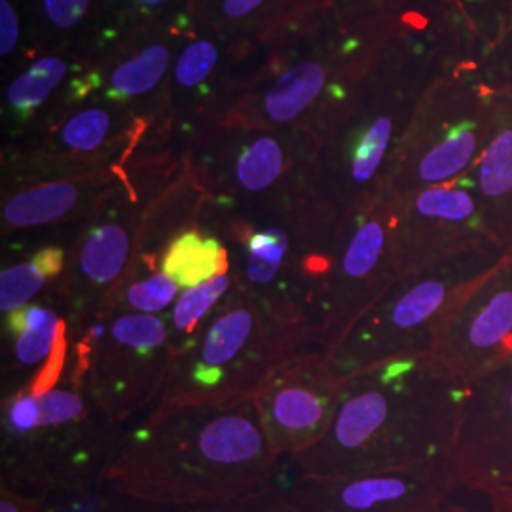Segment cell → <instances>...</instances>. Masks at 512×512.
I'll return each mask as SVG.
<instances>
[{"label": "cell", "instance_id": "6da1fadb", "mask_svg": "<svg viewBox=\"0 0 512 512\" xmlns=\"http://www.w3.org/2000/svg\"><path fill=\"white\" fill-rule=\"evenodd\" d=\"M277 465L255 399H247L156 406L124 435L101 478L141 503L190 509L272 486Z\"/></svg>", "mask_w": 512, "mask_h": 512}, {"label": "cell", "instance_id": "74e56055", "mask_svg": "<svg viewBox=\"0 0 512 512\" xmlns=\"http://www.w3.org/2000/svg\"><path fill=\"white\" fill-rule=\"evenodd\" d=\"M490 512H512V488H501L488 494Z\"/></svg>", "mask_w": 512, "mask_h": 512}, {"label": "cell", "instance_id": "d590c367", "mask_svg": "<svg viewBox=\"0 0 512 512\" xmlns=\"http://www.w3.org/2000/svg\"><path fill=\"white\" fill-rule=\"evenodd\" d=\"M188 2L190 0H122L126 27L129 31L160 19L175 18L188 10Z\"/></svg>", "mask_w": 512, "mask_h": 512}, {"label": "cell", "instance_id": "9a60e30c", "mask_svg": "<svg viewBox=\"0 0 512 512\" xmlns=\"http://www.w3.org/2000/svg\"><path fill=\"white\" fill-rule=\"evenodd\" d=\"M391 202L393 258L399 275L469 251L497 247L486 228L471 173Z\"/></svg>", "mask_w": 512, "mask_h": 512}, {"label": "cell", "instance_id": "e575fe53", "mask_svg": "<svg viewBox=\"0 0 512 512\" xmlns=\"http://www.w3.org/2000/svg\"><path fill=\"white\" fill-rule=\"evenodd\" d=\"M478 80L492 92H512V25L478 67Z\"/></svg>", "mask_w": 512, "mask_h": 512}, {"label": "cell", "instance_id": "4fadbf2b", "mask_svg": "<svg viewBox=\"0 0 512 512\" xmlns=\"http://www.w3.org/2000/svg\"><path fill=\"white\" fill-rule=\"evenodd\" d=\"M391 226L393 202L389 198H376L342 213L332 264L313 311L325 353L399 277Z\"/></svg>", "mask_w": 512, "mask_h": 512}, {"label": "cell", "instance_id": "4316f807", "mask_svg": "<svg viewBox=\"0 0 512 512\" xmlns=\"http://www.w3.org/2000/svg\"><path fill=\"white\" fill-rule=\"evenodd\" d=\"M458 44L461 69L478 73L480 63L512 25V0H440Z\"/></svg>", "mask_w": 512, "mask_h": 512}, {"label": "cell", "instance_id": "8992f818", "mask_svg": "<svg viewBox=\"0 0 512 512\" xmlns=\"http://www.w3.org/2000/svg\"><path fill=\"white\" fill-rule=\"evenodd\" d=\"M340 217L317 196L251 209L220 207L207 200L202 228L226 245L241 291L313 321Z\"/></svg>", "mask_w": 512, "mask_h": 512}, {"label": "cell", "instance_id": "7c38bea8", "mask_svg": "<svg viewBox=\"0 0 512 512\" xmlns=\"http://www.w3.org/2000/svg\"><path fill=\"white\" fill-rule=\"evenodd\" d=\"M148 128L150 122L126 105L92 93L67 110L35 147L2 152V188L124 167Z\"/></svg>", "mask_w": 512, "mask_h": 512}, {"label": "cell", "instance_id": "1f68e13d", "mask_svg": "<svg viewBox=\"0 0 512 512\" xmlns=\"http://www.w3.org/2000/svg\"><path fill=\"white\" fill-rule=\"evenodd\" d=\"M33 55L31 0H0V61L2 73Z\"/></svg>", "mask_w": 512, "mask_h": 512}, {"label": "cell", "instance_id": "836d02e7", "mask_svg": "<svg viewBox=\"0 0 512 512\" xmlns=\"http://www.w3.org/2000/svg\"><path fill=\"white\" fill-rule=\"evenodd\" d=\"M412 0H330L334 18L344 23H374L397 19Z\"/></svg>", "mask_w": 512, "mask_h": 512}, {"label": "cell", "instance_id": "9c48e42d", "mask_svg": "<svg viewBox=\"0 0 512 512\" xmlns=\"http://www.w3.org/2000/svg\"><path fill=\"white\" fill-rule=\"evenodd\" d=\"M69 329L71 378L107 420L120 427L158 404L173 361L165 317L99 310Z\"/></svg>", "mask_w": 512, "mask_h": 512}, {"label": "cell", "instance_id": "7402d4cb", "mask_svg": "<svg viewBox=\"0 0 512 512\" xmlns=\"http://www.w3.org/2000/svg\"><path fill=\"white\" fill-rule=\"evenodd\" d=\"M251 54L190 25L171 71L164 126L156 133L188 145L196 129L219 114Z\"/></svg>", "mask_w": 512, "mask_h": 512}, {"label": "cell", "instance_id": "44dd1931", "mask_svg": "<svg viewBox=\"0 0 512 512\" xmlns=\"http://www.w3.org/2000/svg\"><path fill=\"white\" fill-rule=\"evenodd\" d=\"M446 459L458 488H512V361L467 384Z\"/></svg>", "mask_w": 512, "mask_h": 512}, {"label": "cell", "instance_id": "3957f363", "mask_svg": "<svg viewBox=\"0 0 512 512\" xmlns=\"http://www.w3.org/2000/svg\"><path fill=\"white\" fill-rule=\"evenodd\" d=\"M397 19L344 23L330 12L249 55L209 122L308 129L325 139L395 35Z\"/></svg>", "mask_w": 512, "mask_h": 512}, {"label": "cell", "instance_id": "2e32d148", "mask_svg": "<svg viewBox=\"0 0 512 512\" xmlns=\"http://www.w3.org/2000/svg\"><path fill=\"white\" fill-rule=\"evenodd\" d=\"M429 353L467 384L512 361V253L456 296L440 319Z\"/></svg>", "mask_w": 512, "mask_h": 512}, {"label": "cell", "instance_id": "e0dca14e", "mask_svg": "<svg viewBox=\"0 0 512 512\" xmlns=\"http://www.w3.org/2000/svg\"><path fill=\"white\" fill-rule=\"evenodd\" d=\"M302 512H467L448 459H431L361 475L296 478L287 488Z\"/></svg>", "mask_w": 512, "mask_h": 512}, {"label": "cell", "instance_id": "ffe728a7", "mask_svg": "<svg viewBox=\"0 0 512 512\" xmlns=\"http://www.w3.org/2000/svg\"><path fill=\"white\" fill-rule=\"evenodd\" d=\"M93 57L69 50L42 52L4 73L2 152H25L55 122L95 93Z\"/></svg>", "mask_w": 512, "mask_h": 512}, {"label": "cell", "instance_id": "603a6c76", "mask_svg": "<svg viewBox=\"0 0 512 512\" xmlns=\"http://www.w3.org/2000/svg\"><path fill=\"white\" fill-rule=\"evenodd\" d=\"M124 167L2 188V236L84 222L116 188Z\"/></svg>", "mask_w": 512, "mask_h": 512}, {"label": "cell", "instance_id": "ac0fdd59", "mask_svg": "<svg viewBox=\"0 0 512 512\" xmlns=\"http://www.w3.org/2000/svg\"><path fill=\"white\" fill-rule=\"evenodd\" d=\"M190 25L184 12L129 29L93 59L95 93L126 105L150 128H162L171 71Z\"/></svg>", "mask_w": 512, "mask_h": 512}, {"label": "cell", "instance_id": "83f0119b", "mask_svg": "<svg viewBox=\"0 0 512 512\" xmlns=\"http://www.w3.org/2000/svg\"><path fill=\"white\" fill-rule=\"evenodd\" d=\"M162 272L181 289L198 287L232 272L230 253L222 239L198 226L171 241L162 258Z\"/></svg>", "mask_w": 512, "mask_h": 512}, {"label": "cell", "instance_id": "d6986e66", "mask_svg": "<svg viewBox=\"0 0 512 512\" xmlns=\"http://www.w3.org/2000/svg\"><path fill=\"white\" fill-rule=\"evenodd\" d=\"M344 380L323 349H310L281 366L256 391L253 399L277 458L293 459L323 439L336 416Z\"/></svg>", "mask_w": 512, "mask_h": 512}, {"label": "cell", "instance_id": "d4e9b609", "mask_svg": "<svg viewBox=\"0 0 512 512\" xmlns=\"http://www.w3.org/2000/svg\"><path fill=\"white\" fill-rule=\"evenodd\" d=\"M31 6L33 55L69 50L95 59L128 33L122 0H31Z\"/></svg>", "mask_w": 512, "mask_h": 512}, {"label": "cell", "instance_id": "30bf717a", "mask_svg": "<svg viewBox=\"0 0 512 512\" xmlns=\"http://www.w3.org/2000/svg\"><path fill=\"white\" fill-rule=\"evenodd\" d=\"M37 427L2 440V480L25 494L42 495L103 480V471L124 435L76 385L67 368L63 380L38 395Z\"/></svg>", "mask_w": 512, "mask_h": 512}, {"label": "cell", "instance_id": "7a4b0ae2", "mask_svg": "<svg viewBox=\"0 0 512 512\" xmlns=\"http://www.w3.org/2000/svg\"><path fill=\"white\" fill-rule=\"evenodd\" d=\"M467 382L429 353L366 366L344 380L323 439L294 456L296 478L361 475L446 458Z\"/></svg>", "mask_w": 512, "mask_h": 512}, {"label": "cell", "instance_id": "8d00e7d4", "mask_svg": "<svg viewBox=\"0 0 512 512\" xmlns=\"http://www.w3.org/2000/svg\"><path fill=\"white\" fill-rule=\"evenodd\" d=\"M0 512H44L42 497L18 492L0 482Z\"/></svg>", "mask_w": 512, "mask_h": 512}, {"label": "cell", "instance_id": "5bb4252c", "mask_svg": "<svg viewBox=\"0 0 512 512\" xmlns=\"http://www.w3.org/2000/svg\"><path fill=\"white\" fill-rule=\"evenodd\" d=\"M158 194L124 169L116 188L93 211L67 249V268L50 289L69 323L101 310L128 272L148 203Z\"/></svg>", "mask_w": 512, "mask_h": 512}, {"label": "cell", "instance_id": "f35d334b", "mask_svg": "<svg viewBox=\"0 0 512 512\" xmlns=\"http://www.w3.org/2000/svg\"><path fill=\"white\" fill-rule=\"evenodd\" d=\"M175 509H165V507H156V505H148V503H141L137 499L131 497H124V501L110 512H173Z\"/></svg>", "mask_w": 512, "mask_h": 512}, {"label": "cell", "instance_id": "52a82bcc", "mask_svg": "<svg viewBox=\"0 0 512 512\" xmlns=\"http://www.w3.org/2000/svg\"><path fill=\"white\" fill-rule=\"evenodd\" d=\"M321 141L308 129L205 122L183 162L209 202L251 209L313 196Z\"/></svg>", "mask_w": 512, "mask_h": 512}, {"label": "cell", "instance_id": "f1b7e54d", "mask_svg": "<svg viewBox=\"0 0 512 512\" xmlns=\"http://www.w3.org/2000/svg\"><path fill=\"white\" fill-rule=\"evenodd\" d=\"M67 268V249L46 245L33 256L6 266L0 274L2 315L23 308L50 293Z\"/></svg>", "mask_w": 512, "mask_h": 512}, {"label": "cell", "instance_id": "d6a6232c", "mask_svg": "<svg viewBox=\"0 0 512 512\" xmlns=\"http://www.w3.org/2000/svg\"><path fill=\"white\" fill-rule=\"evenodd\" d=\"M173 512H302L289 495L287 488L268 486L255 494L243 495L238 499L222 501L215 505L175 509Z\"/></svg>", "mask_w": 512, "mask_h": 512}, {"label": "cell", "instance_id": "4dcf8cb0", "mask_svg": "<svg viewBox=\"0 0 512 512\" xmlns=\"http://www.w3.org/2000/svg\"><path fill=\"white\" fill-rule=\"evenodd\" d=\"M181 287L160 274H126L109 294L101 310L129 311L145 315H162L173 308L175 300L181 294Z\"/></svg>", "mask_w": 512, "mask_h": 512}, {"label": "cell", "instance_id": "f546056e", "mask_svg": "<svg viewBox=\"0 0 512 512\" xmlns=\"http://www.w3.org/2000/svg\"><path fill=\"white\" fill-rule=\"evenodd\" d=\"M234 289L236 279L230 272L226 275H217L198 287L181 291L173 308L164 315L173 355L183 351L192 342L198 330L202 329L205 319L217 310L220 302Z\"/></svg>", "mask_w": 512, "mask_h": 512}, {"label": "cell", "instance_id": "ba28073f", "mask_svg": "<svg viewBox=\"0 0 512 512\" xmlns=\"http://www.w3.org/2000/svg\"><path fill=\"white\" fill-rule=\"evenodd\" d=\"M505 255L499 247H488L399 275L348 334L323 351L332 370L348 378L366 366L429 351L440 319L456 296Z\"/></svg>", "mask_w": 512, "mask_h": 512}, {"label": "cell", "instance_id": "484cf974", "mask_svg": "<svg viewBox=\"0 0 512 512\" xmlns=\"http://www.w3.org/2000/svg\"><path fill=\"white\" fill-rule=\"evenodd\" d=\"M494 135L469 171L495 245L512 253V92L495 93Z\"/></svg>", "mask_w": 512, "mask_h": 512}, {"label": "cell", "instance_id": "5b68a950", "mask_svg": "<svg viewBox=\"0 0 512 512\" xmlns=\"http://www.w3.org/2000/svg\"><path fill=\"white\" fill-rule=\"evenodd\" d=\"M310 349H321L310 317L279 310L236 285L173 355L156 406L253 399L281 366Z\"/></svg>", "mask_w": 512, "mask_h": 512}, {"label": "cell", "instance_id": "277c9868", "mask_svg": "<svg viewBox=\"0 0 512 512\" xmlns=\"http://www.w3.org/2000/svg\"><path fill=\"white\" fill-rule=\"evenodd\" d=\"M446 71L399 25L348 109L321 141L313 196L340 215L387 198L397 154L423 93Z\"/></svg>", "mask_w": 512, "mask_h": 512}, {"label": "cell", "instance_id": "cb8c5ba5", "mask_svg": "<svg viewBox=\"0 0 512 512\" xmlns=\"http://www.w3.org/2000/svg\"><path fill=\"white\" fill-rule=\"evenodd\" d=\"M188 16L200 31L255 52L330 14V0H190Z\"/></svg>", "mask_w": 512, "mask_h": 512}, {"label": "cell", "instance_id": "8fae6325", "mask_svg": "<svg viewBox=\"0 0 512 512\" xmlns=\"http://www.w3.org/2000/svg\"><path fill=\"white\" fill-rule=\"evenodd\" d=\"M495 114V93L475 73L439 76L423 93L404 135L387 198L467 175L494 135Z\"/></svg>", "mask_w": 512, "mask_h": 512}]
</instances>
